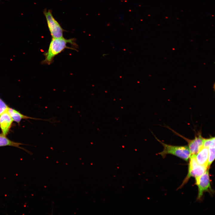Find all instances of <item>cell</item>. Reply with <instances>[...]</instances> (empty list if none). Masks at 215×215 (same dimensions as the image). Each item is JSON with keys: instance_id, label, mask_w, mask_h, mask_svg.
Listing matches in <instances>:
<instances>
[{"instance_id": "1", "label": "cell", "mask_w": 215, "mask_h": 215, "mask_svg": "<svg viewBox=\"0 0 215 215\" xmlns=\"http://www.w3.org/2000/svg\"><path fill=\"white\" fill-rule=\"evenodd\" d=\"M75 40L74 38L67 39L63 37L52 38L48 50L43 53L45 59L42 61L41 64L48 65L51 64L53 62L54 58L65 49L76 50L75 48L67 46V44L70 43L76 47L77 45L75 42Z\"/></svg>"}, {"instance_id": "2", "label": "cell", "mask_w": 215, "mask_h": 215, "mask_svg": "<svg viewBox=\"0 0 215 215\" xmlns=\"http://www.w3.org/2000/svg\"><path fill=\"white\" fill-rule=\"evenodd\" d=\"M155 137L163 147V150L159 153L163 157H165L167 154H170L176 156L186 161H188L191 155L188 146H175L167 144Z\"/></svg>"}, {"instance_id": "3", "label": "cell", "mask_w": 215, "mask_h": 215, "mask_svg": "<svg viewBox=\"0 0 215 215\" xmlns=\"http://www.w3.org/2000/svg\"><path fill=\"white\" fill-rule=\"evenodd\" d=\"M43 13L46 19L48 27L51 35L53 38L63 37V33L65 31L60 24L53 16L50 10L45 9Z\"/></svg>"}, {"instance_id": "4", "label": "cell", "mask_w": 215, "mask_h": 215, "mask_svg": "<svg viewBox=\"0 0 215 215\" xmlns=\"http://www.w3.org/2000/svg\"><path fill=\"white\" fill-rule=\"evenodd\" d=\"M195 179L196 184L198 188L197 199H199L202 197L205 192L209 191L211 189L209 168L202 175L196 178Z\"/></svg>"}, {"instance_id": "5", "label": "cell", "mask_w": 215, "mask_h": 215, "mask_svg": "<svg viewBox=\"0 0 215 215\" xmlns=\"http://www.w3.org/2000/svg\"><path fill=\"white\" fill-rule=\"evenodd\" d=\"M170 129L175 134L183 138L188 142V147L191 155L196 154L203 146L204 138L202 136L200 132L198 133L197 135L196 134L194 139H190L182 136L171 129Z\"/></svg>"}, {"instance_id": "6", "label": "cell", "mask_w": 215, "mask_h": 215, "mask_svg": "<svg viewBox=\"0 0 215 215\" xmlns=\"http://www.w3.org/2000/svg\"><path fill=\"white\" fill-rule=\"evenodd\" d=\"M13 122L7 111L0 115V128L2 134L5 136L8 134Z\"/></svg>"}, {"instance_id": "7", "label": "cell", "mask_w": 215, "mask_h": 215, "mask_svg": "<svg viewBox=\"0 0 215 215\" xmlns=\"http://www.w3.org/2000/svg\"><path fill=\"white\" fill-rule=\"evenodd\" d=\"M7 111L13 121L15 122L18 124H19L22 119H33L36 120H44L50 122H52L50 121L51 119H41L33 118L28 116L22 114L19 111L15 109L10 107H9L8 108ZM52 123H53V122H52Z\"/></svg>"}, {"instance_id": "8", "label": "cell", "mask_w": 215, "mask_h": 215, "mask_svg": "<svg viewBox=\"0 0 215 215\" xmlns=\"http://www.w3.org/2000/svg\"><path fill=\"white\" fill-rule=\"evenodd\" d=\"M208 168V166L198 164L191 171L188 172L186 178L180 187L186 183L191 177H194L196 178L202 175Z\"/></svg>"}, {"instance_id": "9", "label": "cell", "mask_w": 215, "mask_h": 215, "mask_svg": "<svg viewBox=\"0 0 215 215\" xmlns=\"http://www.w3.org/2000/svg\"><path fill=\"white\" fill-rule=\"evenodd\" d=\"M196 158L198 164L208 167V148L202 146L196 154Z\"/></svg>"}, {"instance_id": "10", "label": "cell", "mask_w": 215, "mask_h": 215, "mask_svg": "<svg viewBox=\"0 0 215 215\" xmlns=\"http://www.w3.org/2000/svg\"><path fill=\"white\" fill-rule=\"evenodd\" d=\"M6 136L2 133L0 134V147L6 146H13L24 150L30 153L29 152L26 150V149L20 146V145L23 144L12 141Z\"/></svg>"}, {"instance_id": "11", "label": "cell", "mask_w": 215, "mask_h": 215, "mask_svg": "<svg viewBox=\"0 0 215 215\" xmlns=\"http://www.w3.org/2000/svg\"><path fill=\"white\" fill-rule=\"evenodd\" d=\"M208 166L209 168L215 159V144L210 146L208 148Z\"/></svg>"}, {"instance_id": "12", "label": "cell", "mask_w": 215, "mask_h": 215, "mask_svg": "<svg viewBox=\"0 0 215 215\" xmlns=\"http://www.w3.org/2000/svg\"><path fill=\"white\" fill-rule=\"evenodd\" d=\"M215 144V137H211L209 138H204L203 146L208 148L210 145Z\"/></svg>"}, {"instance_id": "13", "label": "cell", "mask_w": 215, "mask_h": 215, "mask_svg": "<svg viewBox=\"0 0 215 215\" xmlns=\"http://www.w3.org/2000/svg\"><path fill=\"white\" fill-rule=\"evenodd\" d=\"M9 107L5 102L0 98V115L7 111Z\"/></svg>"}]
</instances>
